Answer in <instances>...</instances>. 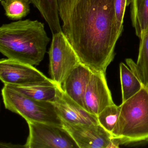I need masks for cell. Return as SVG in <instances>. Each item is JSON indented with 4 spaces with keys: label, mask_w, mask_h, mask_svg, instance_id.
I'll use <instances>...</instances> for the list:
<instances>
[{
    "label": "cell",
    "mask_w": 148,
    "mask_h": 148,
    "mask_svg": "<svg viewBox=\"0 0 148 148\" xmlns=\"http://www.w3.org/2000/svg\"><path fill=\"white\" fill-rule=\"evenodd\" d=\"M1 1V0H0V1Z\"/></svg>",
    "instance_id": "obj_23"
},
{
    "label": "cell",
    "mask_w": 148,
    "mask_h": 148,
    "mask_svg": "<svg viewBox=\"0 0 148 148\" xmlns=\"http://www.w3.org/2000/svg\"><path fill=\"white\" fill-rule=\"evenodd\" d=\"M122 103L125 102L141 90L143 84L133 71L123 63L119 65Z\"/></svg>",
    "instance_id": "obj_15"
},
{
    "label": "cell",
    "mask_w": 148,
    "mask_h": 148,
    "mask_svg": "<svg viewBox=\"0 0 148 148\" xmlns=\"http://www.w3.org/2000/svg\"><path fill=\"white\" fill-rule=\"evenodd\" d=\"M8 85L35 100L53 102L58 94L60 86L54 81L30 85Z\"/></svg>",
    "instance_id": "obj_12"
},
{
    "label": "cell",
    "mask_w": 148,
    "mask_h": 148,
    "mask_svg": "<svg viewBox=\"0 0 148 148\" xmlns=\"http://www.w3.org/2000/svg\"><path fill=\"white\" fill-rule=\"evenodd\" d=\"M66 0H58V1L59 7V8L62 5L63 3Z\"/></svg>",
    "instance_id": "obj_22"
},
{
    "label": "cell",
    "mask_w": 148,
    "mask_h": 148,
    "mask_svg": "<svg viewBox=\"0 0 148 148\" xmlns=\"http://www.w3.org/2000/svg\"><path fill=\"white\" fill-rule=\"evenodd\" d=\"M77 0H66L59 8L60 17L63 22H64L74 6Z\"/></svg>",
    "instance_id": "obj_20"
},
{
    "label": "cell",
    "mask_w": 148,
    "mask_h": 148,
    "mask_svg": "<svg viewBox=\"0 0 148 148\" xmlns=\"http://www.w3.org/2000/svg\"><path fill=\"white\" fill-rule=\"evenodd\" d=\"M1 147H5V148H7V147H8V148H21H21H22V147H23V148H25V147H24V145H13L11 143H1Z\"/></svg>",
    "instance_id": "obj_21"
},
{
    "label": "cell",
    "mask_w": 148,
    "mask_h": 148,
    "mask_svg": "<svg viewBox=\"0 0 148 148\" xmlns=\"http://www.w3.org/2000/svg\"><path fill=\"white\" fill-rule=\"evenodd\" d=\"M6 16L12 20H19L30 12V0H1Z\"/></svg>",
    "instance_id": "obj_17"
},
{
    "label": "cell",
    "mask_w": 148,
    "mask_h": 148,
    "mask_svg": "<svg viewBox=\"0 0 148 148\" xmlns=\"http://www.w3.org/2000/svg\"><path fill=\"white\" fill-rule=\"evenodd\" d=\"M136 63L131 59L125 60L128 66L137 76L145 87L148 88V27L140 37Z\"/></svg>",
    "instance_id": "obj_13"
},
{
    "label": "cell",
    "mask_w": 148,
    "mask_h": 148,
    "mask_svg": "<svg viewBox=\"0 0 148 148\" xmlns=\"http://www.w3.org/2000/svg\"><path fill=\"white\" fill-rule=\"evenodd\" d=\"M49 55L51 79L61 86L69 73L80 63L77 53L63 32L52 34Z\"/></svg>",
    "instance_id": "obj_5"
},
{
    "label": "cell",
    "mask_w": 148,
    "mask_h": 148,
    "mask_svg": "<svg viewBox=\"0 0 148 148\" xmlns=\"http://www.w3.org/2000/svg\"><path fill=\"white\" fill-rule=\"evenodd\" d=\"M62 29L80 63L92 72L106 73L121 34L114 0H77Z\"/></svg>",
    "instance_id": "obj_1"
},
{
    "label": "cell",
    "mask_w": 148,
    "mask_h": 148,
    "mask_svg": "<svg viewBox=\"0 0 148 148\" xmlns=\"http://www.w3.org/2000/svg\"><path fill=\"white\" fill-rule=\"evenodd\" d=\"M131 20L136 34L140 38L148 27V0H132Z\"/></svg>",
    "instance_id": "obj_16"
},
{
    "label": "cell",
    "mask_w": 148,
    "mask_h": 148,
    "mask_svg": "<svg viewBox=\"0 0 148 148\" xmlns=\"http://www.w3.org/2000/svg\"><path fill=\"white\" fill-rule=\"evenodd\" d=\"M132 0H114L115 13L116 18L118 29L122 33L125 12L126 7L131 4Z\"/></svg>",
    "instance_id": "obj_19"
},
{
    "label": "cell",
    "mask_w": 148,
    "mask_h": 148,
    "mask_svg": "<svg viewBox=\"0 0 148 148\" xmlns=\"http://www.w3.org/2000/svg\"><path fill=\"white\" fill-rule=\"evenodd\" d=\"M92 73L88 67L79 63L69 73L61 86L70 98L84 109L85 93Z\"/></svg>",
    "instance_id": "obj_11"
},
{
    "label": "cell",
    "mask_w": 148,
    "mask_h": 148,
    "mask_svg": "<svg viewBox=\"0 0 148 148\" xmlns=\"http://www.w3.org/2000/svg\"><path fill=\"white\" fill-rule=\"evenodd\" d=\"M47 22L52 34L62 32L58 0H30Z\"/></svg>",
    "instance_id": "obj_14"
},
{
    "label": "cell",
    "mask_w": 148,
    "mask_h": 148,
    "mask_svg": "<svg viewBox=\"0 0 148 148\" xmlns=\"http://www.w3.org/2000/svg\"><path fill=\"white\" fill-rule=\"evenodd\" d=\"M63 128L79 148H107L111 135L98 124H72L62 121Z\"/></svg>",
    "instance_id": "obj_8"
},
{
    "label": "cell",
    "mask_w": 148,
    "mask_h": 148,
    "mask_svg": "<svg viewBox=\"0 0 148 148\" xmlns=\"http://www.w3.org/2000/svg\"><path fill=\"white\" fill-rule=\"evenodd\" d=\"M29 134L25 148H78L63 126L33 121H26Z\"/></svg>",
    "instance_id": "obj_6"
},
{
    "label": "cell",
    "mask_w": 148,
    "mask_h": 148,
    "mask_svg": "<svg viewBox=\"0 0 148 148\" xmlns=\"http://www.w3.org/2000/svg\"><path fill=\"white\" fill-rule=\"evenodd\" d=\"M51 39L44 23L38 20H19L0 27V52L7 58L32 65L44 59Z\"/></svg>",
    "instance_id": "obj_2"
},
{
    "label": "cell",
    "mask_w": 148,
    "mask_h": 148,
    "mask_svg": "<svg viewBox=\"0 0 148 148\" xmlns=\"http://www.w3.org/2000/svg\"><path fill=\"white\" fill-rule=\"evenodd\" d=\"M0 79L4 85H30L53 81L32 65L11 59L0 61Z\"/></svg>",
    "instance_id": "obj_7"
},
{
    "label": "cell",
    "mask_w": 148,
    "mask_h": 148,
    "mask_svg": "<svg viewBox=\"0 0 148 148\" xmlns=\"http://www.w3.org/2000/svg\"><path fill=\"white\" fill-rule=\"evenodd\" d=\"M52 103L61 121L72 124H98L97 116L88 112L70 98L59 86Z\"/></svg>",
    "instance_id": "obj_10"
},
{
    "label": "cell",
    "mask_w": 148,
    "mask_h": 148,
    "mask_svg": "<svg viewBox=\"0 0 148 148\" xmlns=\"http://www.w3.org/2000/svg\"><path fill=\"white\" fill-rule=\"evenodd\" d=\"M5 108L20 115L26 121L62 126V121L51 102L35 100L8 85L1 90Z\"/></svg>",
    "instance_id": "obj_4"
},
{
    "label": "cell",
    "mask_w": 148,
    "mask_h": 148,
    "mask_svg": "<svg viewBox=\"0 0 148 148\" xmlns=\"http://www.w3.org/2000/svg\"><path fill=\"white\" fill-rule=\"evenodd\" d=\"M111 138L120 145L148 142V88L122 103Z\"/></svg>",
    "instance_id": "obj_3"
},
{
    "label": "cell",
    "mask_w": 148,
    "mask_h": 148,
    "mask_svg": "<svg viewBox=\"0 0 148 148\" xmlns=\"http://www.w3.org/2000/svg\"><path fill=\"white\" fill-rule=\"evenodd\" d=\"M120 110V106L114 103L107 106L97 115L99 124L111 135L118 119Z\"/></svg>",
    "instance_id": "obj_18"
},
{
    "label": "cell",
    "mask_w": 148,
    "mask_h": 148,
    "mask_svg": "<svg viewBox=\"0 0 148 148\" xmlns=\"http://www.w3.org/2000/svg\"><path fill=\"white\" fill-rule=\"evenodd\" d=\"M84 108L97 116L105 108L114 104L105 73L92 72L85 93Z\"/></svg>",
    "instance_id": "obj_9"
}]
</instances>
